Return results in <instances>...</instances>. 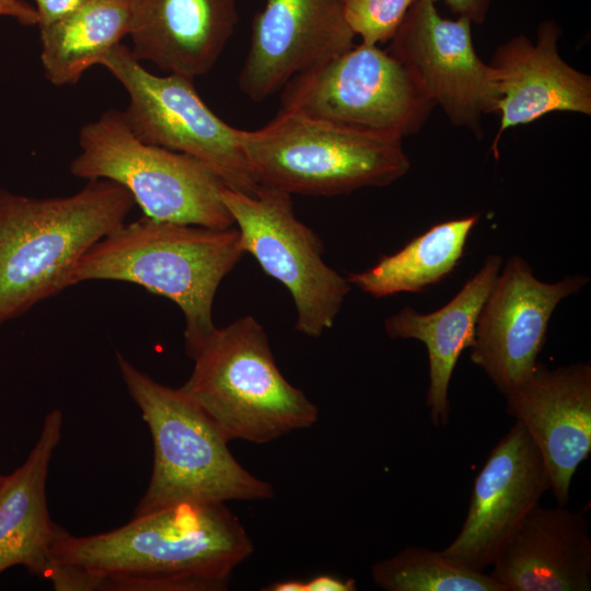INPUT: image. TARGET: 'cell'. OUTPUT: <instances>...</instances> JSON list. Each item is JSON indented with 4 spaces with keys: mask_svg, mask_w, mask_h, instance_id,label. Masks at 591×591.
<instances>
[{
    "mask_svg": "<svg viewBox=\"0 0 591 591\" xmlns=\"http://www.w3.org/2000/svg\"><path fill=\"white\" fill-rule=\"evenodd\" d=\"M0 16L13 18L22 25L37 24L36 10L23 0H0Z\"/></svg>",
    "mask_w": 591,
    "mask_h": 591,
    "instance_id": "28",
    "label": "cell"
},
{
    "mask_svg": "<svg viewBox=\"0 0 591 591\" xmlns=\"http://www.w3.org/2000/svg\"><path fill=\"white\" fill-rule=\"evenodd\" d=\"M488 573L505 591L591 590V537L584 511L537 505Z\"/></svg>",
    "mask_w": 591,
    "mask_h": 591,
    "instance_id": "18",
    "label": "cell"
},
{
    "mask_svg": "<svg viewBox=\"0 0 591 591\" xmlns=\"http://www.w3.org/2000/svg\"><path fill=\"white\" fill-rule=\"evenodd\" d=\"M354 37L341 0H265L253 19L240 89L263 102L296 74L351 48Z\"/></svg>",
    "mask_w": 591,
    "mask_h": 591,
    "instance_id": "14",
    "label": "cell"
},
{
    "mask_svg": "<svg viewBox=\"0 0 591 591\" xmlns=\"http://www.w3.org/2000/svg\"><path fill=\"white\" fill-rule=\"evenodd\" d=\"M560 27L541 22L537 39L518 35L499 45L489 66L499 95L496 113L499 129L493 143L512 127L537 120L552 112L591 114V78L568 65L559 55Z\"/></svg>",
    "mask_w": 591,
    "mask_h": 591,
    "instance_id": "16",
    "label": "cell"
},
{
    "mask_svg": "<svg viewBox=\"0 0 591 591\" xmlns=\"http://www.w3.org/2000/svg\"><path fill=\"white\" fill-rule=\"evenodd\" d=\"M241 144L257 185L291 195L336 196L382 187L410 167L401 138L282 108L267 125L241 129Z\"/></svg>",
    "mask_w": 591,
    "mask_h": 591,
    "instance_id": "6",
    "label": "cell"
},
{
    "mask_svg": "<svg viewBox=\"0 0 591 591\" xmlns=\"http://www.w3.org/2000/svg\"><path fill=\"white\" fill-rule=\"evenodd\" d=\"M436 2V0H433ZM457 16L466 18L472 24H482L491 0H442Z\"/></svg>",
    "mask_w": 591,
    "mask_h": 591,
    "instance_id": "26",
    "label": "cell"
},
{
    "mask_svg": "<svg viewBox=\"0 0 591 591\" xmlns=\"http://www.w3.org/2000/svg\"><path fill=\"white\" fill-rule=\"evenodd\" d=\"M549 489L545 463L515 420L479 471L461 531L443 554L474 570L491 567Z\"/></svg>",
    "mask_w": 591,
    "mask_h": 591,
    "instance_id": "13",
    "label": "cell"
},
{
    "mask_svg": "<svg viewBox=\"0 0 591 591\" xmlns=\"http://www.w3.org/2000/svg\"><path fill=\"white\" fill-rule=\"evenodd\" d=\"M1 476H2V475H0V479H1Z\"/></svg>",
    "mask_w": 591,
    "mask_h": 591,
    "instance_id": "30",
    "label": "cell"
},
{
    "mask_svg": "<svg viewBox=\"0 0 591 591\" xmlns=\"http://www.w3.org/2000/svg\"><path fill=\"white\" fill-rule=\"evenodd\" d=\"M62 413L53 409L24 463L0 479V573L13 566L47 579L54 545L67 532L49 515L46 482L60 442Z\"/></svg>",
    "mask_w": 591,
    "mask_h": 591,
    "instance_id": "19",
    "label": "cell"
},
{
    "mask_svg": "<svg viewBox=\"0 0 591 591\" xmlns=\"http://www.w3.org/2000/svg\"><path fill=\"white\" fill-rule=\"evenodd\" d=\"M97 65L124 86L129 104L124 117L141 141L194 157L236 192L255 195L260 186L248 171L241 129L218 117L197 93L193 79L155 76L119 43Z\"/></svg>",
    "mask_w": 591,
    "mask_h": 591,
    "instance_id": "9",
    "label": "cell"
},
{
    "mask_svg": "<svg viewBox=\"0 0 591 591\" xmlns=\"http://www.w3.org/2000/svg\"><path fill=\"white\" fill-rule=\"evenodd\" d=\"M91 1L93 0H35L37 25L43 27L55 23Z\"/></svg>",
    "mask_w": 591,
    "mask_h": 591,
    "instance_id": "25",
    "label": "cell"
},
{
    "mask_svg": "<svg viewBox=\"0 0 591 591\" xmlns=\"http://www.w3.org/2000/svg\"><path fill=\"white\" fill-rule=\"evenodd\" d=\"M134 56L189 79L216 65L239 22L236 0H126Z\"/></svg>",
    "mask_w": 591,
    "mask_h": 591,
    "instance_id": "17",
    "label": "cell"
},
{
    "mask_svg": "<svg viewBox=\"0 0 591 591\" xmlns=\"http://www.w3.org/2000/svg\"><path fill=\"white\" fill-rule=\"evenodd\" d=\"M244 254L235 225L216 229L142 216L92 245L77 263L72 281H126L170 299L184 314L192 357L217 328L216 292Z\"/></svg>",
    "mask_w": 591,
    "mask_h": 591,
    "instance_id": "3",
    "label": "cell"
},
{
    "mask_svg": "<svg viewBox=\"0 0 591 591\" xmlns=\"http://www.w3.org/2000/svg\"><path fill=\"white\" fill-rule=\"evenodd\" d=\"M79 148L70 173L121 185L144 217L216 229L234 225L221 197L224 182L194 157L138 139L123 112L107 109L82 126Z\"/></svg>",
    "mask_w": 591,
    "mask_h": 591,
    "instance_id": "7",
    "label": "cell"
},
{
    "mask_svg": "<svg viewBox=\"0 0 591 591\" xmlns=\"http://www.w3.org/2000/svg\"><path fill=\"white\" fill-rule=\"evenodd\" d=\"M221 197L244 252L289 291L296 329L320 337L334 325L351 285L324 262L322 242L294 216L291 194L260 186L247 195L227 186Z\"/></svg>",
    "mask_w": 591,
    "mask_h": 591,
    "instance_id": "10",
    "label": "cell"
},
{
    "mask_svg": "<svg viewBox=\"0 0 591 591\" xmlns=\"http://www.w3.org/2000/svg\"><path fill=\"white\" fill-rule=\"evenodd\" d=\"M387 51L456 127L483 136L482 118L499 99L489 63L477 55L472 22L442 18L433 0H416Z\"/></svg>",
    "mask_w": 591,
    "mask_h": 591,
    "instance_id": "11",
    "label": "cell"
},
{
    "mask_svg": "<svg viewBox=\"0 0 591 591\" xmlns=\"http://www.w3.org/2000/svg\"><path fill=\"white\" fill-rule=\"evenodd\" d=\"M281 108L403 139L418 132L434 104L378 45L361 43L292 77Z\"/></svg>",
    "mask_w": 591,
    "mask_h": 591,
    "instance_id": "8",
    "label": "cell"
},
{
    "mask_svg": "<svg viewBox=\"0 0 591 591\" xmlns=\"http://www.w3.org/2000/svg\"><path fill=\"white\" fill-rule=\"evenodd\" d=\"M265 591H306L305 581L298 579H288L273 582L265 588Z\"/></svg>",
    "mask_w": 591,
    "mask_h": 591,
    "instance_id": "29",
    "label": "cell"
},
{
    "mask_svg": "<svg viewBox=\"0 0 591 591\" xmlns=\"http://www.w3.org/2000/svg\"><path fill=\"white\" fill-rule=\"evenodd\" d=\"M190 358L194 369L181 389L229 442L268 443L318 419L317 406L280 372L252 315L217 327Z\"/></svg>",
    "mask_w": 591,
    "mask_h": 591,
    "instance_id": "5",
    "label": "cell"
},
{
    "mask_svg": "<svg viewBox=\"0 0 591 591\" xmlns=\"http://www.w3.org/2000/svg\"><path fill=\"white\" fill-rule=\"evenodd\" d=\"M371 575L386 591H505L484 571L463 566L442 551L417 546L375 563Z\"/></svg>",
    "mask_w": 591,
    "mask_h": 591,
    "instance_id": "23",
    "label": "cell"
},
{
    "mask_svg": "<svg viewBox=\"0 0 591 591\" xmlns=\"http://www.w3.org/2000/svg\"><path fill=\"white\" fill-rule=\"evenodd\" d=\"M502 264L500 255L490 254L461 290L439 310L419 313L405 306L384 322L390 338L417 339L426 346L429 362L426 405L436 426H444L449 421V385L453 370L462 351L474 343L480 310Z\"/></svg>",
    "mask_w": 591,
    "mask_h": 591,
    "instance_id": "20",
    "label": "cell"
},
{
    "mask_svg": "<svg viewBox=\"0 0 591 591\" xmlns=\"http://www.w3.org/2000/svg\"><path fill=\"white\" fill-rule=\"evenodd\" d=\"M254 543L225 503L179 502L54 545L57 591H222Z\"/></svg>",
    "mask_w": 591,
    "mask_h": 591,
    "instance_id": "1",
    "label": "cell"
},
{
    "mask_svg": "<svg viewBox=\"0 0 591 591\" xmlns=\"http://www.w3.org/2000/svg\"><path fill=\"white\" fill-rule=\"evenodd\" d=\"M506 412L537 448L558 505L569 501L572 477L591 451V364L576 362L532 372L505 394Z\"/></svg>",
    "mask_w": 591,
    "mask_h": 591,
    "instance_id": "15",
    "label": "cell"
},
{
    "mask_svg": "<svg viewBox=\"0 0 591 591\" xmlns=\"http://www.w3.org/2000/svg\"><path fill=\"white\" fill-rule=\"evenodd\" d=\"M121 379L153 442L148 488L134 515L179 502L268 500L273 485L247 471L212 419L181 387L163 385L116 354Z\"/></svg>",
    "mask_w": 591,
    "mask_h": 591,
    "instance_id": "4",
    "label": "cell"
},
{
    "mask_svg": "<svg viewBox=\"0 0 591 591\" xmlns=\"http://www.w3.org/2000/svg\"><path fill=\"white\" fill-rule=\"evenodd\" d=\"M128 31L126 0H93L72 14L39 27L45 77L57 86L76 84Z\"/></svg>",
    "mask_w": 591,
    "mask_h": 591,
    "instance_id": "22",
    "label": "cell"
},
{
    "mask_svg": "<svg viewBox=\"0 0 591 591\" xmlns=\"http://www.w3.org/2000/svg\"><path fill=\"white\" fill-rule=\"evenodd\" d=\"M416 0H341L345 20L367 45L391 40Z\"/></svg>",
    "mask_w": 591,
    "mask_h": 591,
    "instance_id": "24",
    "label": "cell"
},
{
    "mask_svg": "<svg viewBox=\"0 0 591 591\" xmlns=\"http://www.w3.org/2000/svg\"><path fill=\"white\" fill-rule=\"evenodd\" d=\"M136 206L108 179L78 193L36 198L0 188V326L73 286L79 259Z\"/></svg>",
    "mask_w": 591,
    "mask_h": 591,
    "instance_id": "2",
    "label": "cell"
},
{
    "mask_svg": "<svg viewBox=\"0 0 591 591\" xmlns=\"http://www.w3.org/2000/svg\"><path fill=\"white\" fill-rule=\"evenodd\" d=\"M306 591H355L354 578H340L333 575H318L305 581Z\"/></svg>",
    "mask_w": 591,
    "mask_h": 591,
    "instance_id": "27",
    "label": "cell"
},
{
    "mask_svg": "<svg viewBox=\"0 0 591 591\" xmlns=\"http://www.w3.org/2000/svg\"><path fill=\"white\" fill-rule=\"evenodd\" d=\"M588 282L583 275L544 282L524 258L509 257L480 310L471 361L503 395L511 391L534 369L558 303Z\"/></svg>",
    "mask_w": 591,
    "mask_h": 591,
    "instance_id": "12",
    "label": "cell"
},
{
    "mask_svg": "<svg viewBox=\"0 0 591 591\" xmlns=\"http://www.w3.org/2000/svg\"><path fill=\"white\" fill-rule=\"evenodd\" d=\"M478 219L472 215L434 224L371 268L350 274L347 280L375 298L422 291L453 271Z\"/></svg>",
    "mask_w": 591,
    "mask_h": 591,
    "instance_id": "21",
    "label": "cell"
}]
</instances>
